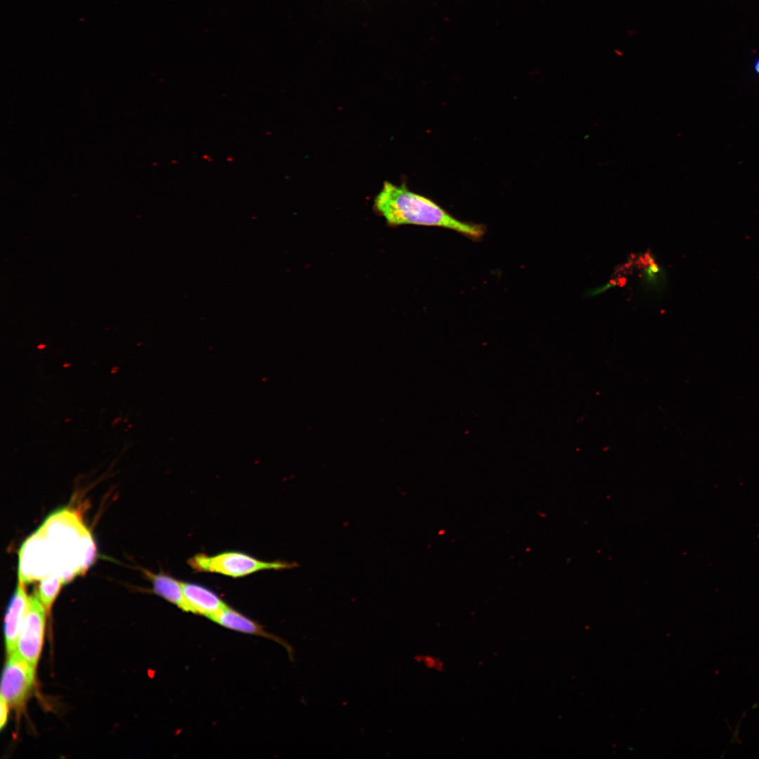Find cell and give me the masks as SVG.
Here are the masks:
<instances>
[{"instance_id": "1", "label": "cell", "mask_w": 759, "mask_h": 759, "mask_svg": "<svg viewBox=\"0 0 759 759\" xmlns=\"http://www.w3.org/2000/svg\"><path fill=\"white\" fill-rule=\"evenodd\" d=\"M51 572L65 583L84 573L93 562L96 545L79 515L63 509L50 515L34 533Z\"/></svg>"}, {"instance_id": "2", "label": "cell", "mask_w": 759, "mask_h": 759, "mask_svg": "<svg viewBox=\"0 0 759 759\" xmlns=\"http://www.w3.org/2000/svg\"><path fill=\"white\" fill-rule=\"evenodd\" d=\"M373 209L392 227L417 225L452 230L473 240L486 233L482 224L460 221L431 199L410 190L406 183L384 181L374 199Z\"/></svg>"}, {"instance_id": "3", "label": "cell", "mask_w": 759, "mask_h": 759, "mask_svg": "<svg viewBox=\"0 0 759 759\" xmlns=\"http://www.w3.org/2000/svg\"><path fill=\"white\" fill-rule=\"evenodd\" d=\"M188 564L197 572L217 573L232 577H241L261 570H284L297 566L294 562H264L239 552H226L213 556L197 554L188 560Z\"/></svg>"}, {"instance_id": "4", "label": "cell", "mask_w": 759, "mask_h": 759, "mask_svg": "<svg viewBox=\"0 0 759 759\" xmlns=\"http://www.w3.org/2000/svg\"><path fill=\"white\" fill-rule=\"evenodd\" d=\"M46 610L35 590L30 596L29 605L16 642L15 651L36 668L42 649Z\"/></svg>"}, {"instance_id": "5", "label": "cell", "mask_w": 759, "mask_h": 759, "mask_svg": "<svg viewBox=\"0 0 759 759\" xmlns=\"http://www.w3.org/2000/svg\"><path fill=\"white\" fill-rule=\"evenodd\" d=\"M35 670L15 651L8 655L1 677V699L10 708L22 706L34 686Z\"/></svg>"}, {"instance_id": "6", "label": "cell", "mask_w": 759, "mask_h": 759, "mask_svg": "<svg viewBox=\"0 0 759 759\" xmlns=\"http://www.w3.org/2000/svg\"><path fill=\"white\" fill-rule=\"evenodd\" d=\"M25 583L18 577L16 588L11 597L4 618V638L7 655L15 650L20 630L29 605Z\"/></svg>"}, {"instance_id": "7", "label": "cell", "mask_w": 759, "mask_h": 759, "mask_svg": "<svg viewBox=\"0 0 759 759\" xmlns=\"http://www.w3.org/2000/svg\"><path fill=\"white\" fill-rule=\"evenodd\" d=\"M189 612L212 619L227 604L214 592L197 584L181 582Z\"/></svg>"}, {"instance_id": "8", "label": "cell", "mask_w": 759, "mask_h": 759, "mask_svg": "<svg viewBox=\"0 0 759 759\" xmlns=\"http://www.w3.org/2000/svg\"><path fill=\"white\" fill-rule=\"evenodd\" d=\"M212 620L230 630L267 637L282 643L275 636L265 631L257 623L228 605L218 612Z\"/></svg>"}, {"instance_id": "9", "label": "cell", "mask_w": 759, "mask_h": 759, "mask_svg": "<svg viewBox=\"0 0 759 759\" xmlns=\"http://www.w3.org/2000/svg\"><path fill=\"white\" fill-rule=\"evenodd\" d=\"M144 574L153 585V591L181 609L189 612L181 582L164 573H154L148 570Z\"/></svg>"}, {"instance_id": "10", "label": "cell", "mask_w": 759, "mask_h": 759, "mask_svg": "<svg viewBox=\"0 0 759 759\" xmlns=\"http://www.w3.org/2000/svg\"><path fill=\"white\" fill-rule=\"evenodd\" d=\"M63 584L62 577L57 573H51L39 580L36 591L46 611H50Z\"/></svg>"}, {"instance_id": "11", "label": "cell", "mask_w": 759, "mask_h": 759, "mask_svg": "<svg viewBox=\"0 0 759 759\" xmlns=\"http://www.w3.org/2000/svg\"><path fill=\"white\" fill-rule=\"evenodd\" d=\"M647 264L643 268V279L647 285H656L663 283V271L660 266L651 258L647 259Z\"/></svg>"}, {"instance_id": "12", "label": "cell", "mask_w": 759, "mask_h": 759, "mask_svg": "<svg viewBox=\"0 0 759 759\" xmlns=\"http://www.w3.org/2000/svg\"><path fill=\"white\" fill-rule=\"evenodd\" d=\"M617 285L618 280H610L601 286L596 287L590 290V291L588 292V297H592L598 296L604 293V292L608 291L609 290L617 286Z\"/></svg>"}, {"instance_id": "13", "label": "cell", "mask_w": 759, "mask_h": 759, "mask_svg": "<svg viewBox=\"0 0 759 759\" xmlns=\"http://www.w3.org/2000/svg\"><path fill=\"white\" fill-rule=\"evenodd\" d=\"M8 704L2 699L0 700V727L3 729L6 725L8 715Z\"/></svg>"}, {"instance_id": "14", "label": "cell", "mask_w": 759, "mask_h": 759, "mask_svg": "<svg viewBox=\"0 0 759 759\" xmlns=\"http://www.w3.org/2000/svg\"><path fill=\"white\" fill-rule=\"evenodd\" d=\"M754 70L755 72L759 74V58H758L754 63Z\"/></svg>"}]
</instances>
